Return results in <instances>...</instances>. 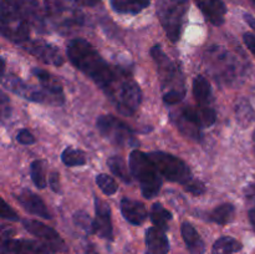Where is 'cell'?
Masks as SVG:
<instances>
[{"instance_id": "74e56055", "label": "cell", "mask_w": 255, "mask_h": 254, "mask_svg": "<svg viewBox=\"0 0 255 254\" xmlns=\"http://www.w3.org/2000/svg\"><path fill=\"white\" fill-rule=\"evenodd\" d=\"M244 42H246L247 47L252 51V54L255 56V34H252V32H246L243 36Z\"/></svg>"}, {"instance_id": "5b68a950", "label": "cell", "mask_w": 255, "mask_h": 254, "mask_svg": "<svg viewBox=\"0 0 255 254\" xmlns=\"http://www.w3.org/2000/svg\"><path fill=\"white\" fill-rule=\"evenodd\" d=\"M129 171L141 187L142 196L147 199L154 198L159 193L162 187V179L158 169L148 154L134 149L129 153Z\"/></svg>"}, {"instance_id": "836d02e7", "label": "cell", "mask_w": 255, "mask_h": 254, "mask_svg": "<svg viewBox=\"0 0 255 254\" xmlns=\"http://www.w3.org/2000/svg\"><path fill=\"white\" fill-rule=\"evenodd\" d=\"M16 139L19 143L25 144V146H30V144H34L35 143V137L29 129L26 128H22L17 132L16 134Z\"/></svg>"}, {"instance_id": "ba28073f", "label": "cell", "mask_w": 255, "mask_h": 254, "mask_svg": "<svg viewBox=\"0 0 255 254\" xmlns=\"http://www.w3.org/2000/svg\"><path fill=\"white\" fill-rule=\"evenodd\" d=\"M187 10H188V1L158 0V5H157L158 19L166 31L167 37L172 42H177L181 37Z\"/></svg>"}, {"instance_id": "d4e9b609", "label": "cell", "mask_w": 255, "mask_h": 254, "mask_svg": "<svg viewBox=\"0 0 255 254\" xmlns=\"http://www.w3.org/2000/svg\"><path fill=\"white\" fill-rule=\"evenodd\" d=\"M151 0H110L112 9L119 14L136 15L146 9Z\"/></svg>"}, {"instance_id": "f546056e", "label": "cell", "mask_w": 255, "mask_h": 254, "mask_svg": "<svg viewBox=\"0 0 255 254\" xmlns=\"http://www.w3.org/2000/svg\"><path fill=\"white\" fill-rule=\"evenodd\" d=\"M61 161L67 167H80L86 164V156L80 149L66 147L61 153Z\"/></svg>"}, {"instance_id": "ee69618b", "label": "cell", "mask_w": 255, "mask_h": 254, "mask_svg": "<svg viewBox=\"0 0 255 254\" xmlns=\"http://www.w3.org/2000/svg\"><path fill=\"white\" fill-rule=\"evenodd\" d=\"M183 1H188V0H183Z\"/></svg>"}, {"instance_id": "52a82bcc", "label": "cell", "mask_w": 255, "mask_h": 254, "mask_svg": "<svg viewBox=\"0 0 255 254\" xmlns=\"http://www.w3.org/2000/svg\"><path fill=\"white\" fill-rule=\"evenodd\" d=\"M148 157L153 162L159 173L168 181L182 184L184 186V188H187L196 179L191 168L181 158L173 156V154L162 151H154L148 153Z\"/></svg>"}, {"instance_id": "7a4b0ae2", "label": "cell", "mask_w": 255, "mask_h": 254, "mask_svg": "<svg viewBox=\"0 0 255 254\" xmlns=\"http://www.w3.org/2000/svg\"><path fill=\"white\" fill-rule=\"evenodd\" d=\"M149 54L157 66L164 104L173 106L183 101L186 96V84L178 65L164 54L161 45H154Z\"/></svg>"}, {"instance_id": "e575fe53", "label": "cell", "mask_w": 255, "mask_h": 254, "mask_svg": "<svg viewBox=\"0 0 255 254\" xmlns=\"http://www.w3.org/2000/svg\"><path fill=\"white\" fill-rule=\"evenodd\" d=\"M2 203V208H1V217L4 219H9V221H14V222H17L19 221V217H17V214L15 213L14 209L11 208V207L9 206V204L6 203V202L2 199L1 201Z\"/></svg>"}, {"instance_id": "484cf974", "label": "cell", "mask_w": 255, "mask_h": 254, "mask_svg": "<svg viewBox=\"0 0 255 254\" xmlns=\"http://www.w3.org/2000/svg\"><path fill=\"white\" fill-rule=\"evenodd\" d=\"M236 216V207L232 203H224L216 207L213 211L207 213V219L209 222L219 224V226H226L231 223Z\"/></svg>"}, {"instance_id": "60d3db41", "label": "cell", "mask_w": 255, "mask_h": 254, "mask_svg": "<svg viewBox=\"0 0 255 254\" xmlns=\"http://www.w3.org/2000/svg\"><path fill=\"white\" fill-rule=\"evenodd\" d=\"M86 254H99V252H97V249H96V247H95V244H92V243L87 244Z\"/></svg>"}, {"instance_id": "9a60e30c", "label": "cell", "mask_w": 255, "mask_h": 254, "mask_svg": "<svg viewBox=\"0 0 255 254\" xmlns=\"http://www.w3.org/2000/svg\"><path fill=\"white\" fill-rule=\"evenodd\" d=\"M1 254H55V252L44 242L2 238Z\"/></svg>"}, {"instance_id": "8d00e7d4", "label": "cell", "mask_w": 255, "mask_h": 254, "mask_svg": "<svg viewBox=\"0 0 255 254\" xmlns=\"http://www.w3.org/2000/svg\"><path fill=\"white\" fill-rule=\"evenodd\" d=\"M49 184L50 188H51L55 193H60V192H61V188H60V176L57 172L52 171L51 173H50Z\"/></svg>"}, {"instance_id": "6da1fadb", "label": "cell", "mask_w": 255, "mask_h": 254, "mask_svg": "<svg viewBox=\"0 0 255 254\" xmlns=\"http://www.w3.org/2000/svg\"><path fill=\"white\" fill-rule=\"evenodd\" d=\"M66 52L70 62L104 90L109 99L116 91L122 79L128 74L122 69H114L94 45L81 37L70 40Z\"/></svg>"}, {"instance_id": "b9f144b4", "label": "cell", "mask_w": 255, "mask_h": 254, "mask_svg": "<svg viewBox=\"0 0 255 254\" xmlns=\"http://www.w3.org/2000/svg\"><path fill=\"white\" fill-rule=\"evenodd\" d=\"M248 216H249V221H251L252 226H253V228L255 229V208L251 209V211H249Z\"/></svg>"}, {"instance_id": "d6a6232c", "label": "cell", "mask_w": 255, "mask_h": 254, "mask_svg": "<svg viewBox=\"0 0 255 254\" xmlns=\"http://www.w3.org/2000/svg\"><path fill=\"white\" fill-rule=\"evenodd\" d=\"M74 223L87 234H94V219L84 211H77L74 214Z\"/></svg>"}, {"instance_id": "1f68e13d", "label": "cell", "mask_w": 255, "mask_h": 254, "mask_svg": "<svg viewBox=\"0 0 255 254\" xmlns=\"http://www.w3.org/2000/svg\"><path fill=\"white\" fill-rule=\"evenodd\" d=\"M96 183L99 186V188L101 189L102 193L106 194V196H112L117 192L119 186H117V182L115 181L114 177H111L110 174L106 173H100L96 177Z\"/></svg>"}, {"instance_id": "4fadbf2b", "label": "cell", "mask_w": 255, "mask_h": 254, "mask_svg": "<svg viewBox=\"0 0 255 254\" xmlns=\"http://www.w3.org/2000/svg\"><path fill=\"white\" fill-rule=\"evenodd\" d=\"M172 122L177 126L178 131L187 138L199 142L202 139L201 117L197 110L191 106H183L171 114Z\"/></svg>"}, {"instance_id": "f6af8a7d", "label": "cell", "mask_w": 255, "mask_h": 254, "mask_svg": "<svg viewBox=\"0 0 255 254\" xmlns=\"http://www.w3.org/2000/svg\"><path fill=\"white\" fill-rule=\"evenodd\" d=\"M252 1H254V2H255V0H252Z\"/></svg>"}, {"instance_id": "277c9868", "label": "cell", "mask_w": 255, "mask_h": 254, "mask_svg": "<svg viewBox=\"0 0 255 254\" xmlns=\"http://www.w3.org/2000/svg\"><path fill=\"white\" fill-rule=\"evenodd\" d=\"M45 15L50 25L62 35L84 26L85 16L71 0H45Z\"/></svg>"}, {"instance_id": "603a6c76", "label": "cell", "mask_w": 255, "mask_h": 254, "mask_svg": "<svg viewBox=\"0 0 255 254\" xmlns=\"http://www.w3.org/2000/svg\"><path fill=\"white\" fill-rule=\"evenodd\" d=\"M182 238L186 243L189 254H204L206 253V244L199 236L197 229L188 222H184L181 227Z\"/></svg>"}, {"instance_id": "ac0fdd59", "label": "cell", "mask_w": 255, "mask_h": 254, "mask_svg": "<svg viewBox=\"0 0 255 254\" xmlns=\"http://www.w3.org/2000/svg\"><path fill=\"white\" fill-rule=\"evenodd\" d=\"M30 27L37 32H46V15L41 11L36 0H15Z\"/></svg>"}, {"instance_id": "8992f818", "label": "cell", "mask_w": 255, "mask_h": 254, "mask_svg": "<svg viewBox=\"0 0 255 254\" xmlns=\"http://www.w3.org/2000/svg\"><path fill=\"white\" fill-rule=\"evenodd\" d=\"M0 30L2 36L14 44L22 45L29 41L30 25L15 0L0 2Z\"/></svg>"}, {"instance_id": "2e32d148", "label": "cell", "mask_w": 255, "mask_h": 254, "mask_svg": "<svg viewBox=\"0 0 255 254\" xmlns=\"http://www.w3.org/2000/svg\"><path fill=\"white\" fill-rule=\"evenodd\" d=\"M22 49H25L29 54H31L32 56L46 65H52V66L64 65V57H62L60 50L44 40H29L22 44Z\"/></svg>"}, {"instance_id": "d590c367", "label": "cell", "mask_w": 255, "mask_h": 254, "mask_svg": "<svg viewBox=\"0 0 255 254\" xmlns=\"http://www.w3.org/2000/svg\"><path fill=\"white\" fill-rule=\"evenodd\" d=\"M244 197H246L247 203L255 208V183H251L249 186L246 187V189H244Z\"/></svg>"}, {"instance_id": "f35d334b", "label": "cell", "mask_w": 255, "mask_h": 254, "mask_svg": "<svg viewBox=\"0 0 255 254\" xmlns=\"http://www.w3.org/2000/svg\"><path fill=\"white\" fill-rule=\"evenodd\" d=\"M75 1L82 6H96L101 0H75Z\"/></svg>"}, {"instance_id": "44dd1931", "label": "cell", "mask_w": 255, "mask_h": 254, "mask_svg": "<svg viewBox=\"0 0 255 254\" xmlns=\"http://www.w3.org/2000/svg\"><path fill=\"white\" fill-rule=\"evenodd\" d=\"M169 241L166 231L151 227L146 231V254H168Z\"/></svg>"}, {"instance_id": "5bb4252c", "label": "cell", "mask_w": 255, "mask_h": 254, "mask_svg": "<svg viewBox=\"0 0 255 254\" xmlns=\"http://www.w3.org/2000/svg\"><path fill=\"white\" fill-rule=\"evenodd\" d=\"M22 226L30 234L37 237L40 241L51 247L55 253H61V252L67 251L66 244L64 243L59 233L55 229L47 227L46 224L39 221H34V219H24Z\"/></svg>"}, {"instance_id": "7c38bea8", "label": "cell", "mask_w": 255, "mask_h": 254, "mask_svg": "<svg viewBox=\"0 0 255 254\" xmlns=\"http://www.w3.org/2000/svg\"><path fill=\"white\" fill-rule=\"evenodd\" d=\"M193 95L198 105V114L203 127H211L217 121V111L214 109V100L208 80L202 75L194 77Z\"/></svg>"}, {"instance_id": "83f0119b", "label": "cell", "mask_w": 255, "mask_h": 254, "mask_svg": "<svg viewBox=\"0 0 255 254\" xmlns=\"http://www.w3.org/2000/svg\"><path fill=\"white\" fill-rule=\"evenodd\" d=\"M149 217H151V221L154 227L163 229V231L168 229V222L172 219V214L161 203H154L152 206Z\"/></svg>"}, {"instance_id": "d6986e66", "label": "cell", "mask_w": 255, "mask_h": 254, "mask_svg": "<svg viewBox=\"0 0 255 254\" xmlns=\"http://www.w3.org/2000/svg\"><path fill=\"white\" fill-rule=\"evenodd\" d=\"M15 199L19 202L22 206V208L30 214L34 216L41 217L45 219H51V213L47 209L46 204L44 203L41 198L37 196L34 192L29 191V189H20L16 194H15Z\"/></svg>"}, {"instance_id": "cb8c5ba5", "label": "cell", "mask_w": 255, "mask_h": 254, "mask_svg": "<svg viewBox=\"0 0 255 254\" xmlns=\"http://www.w3.org/2000/svg\"><path fill=\"white\" fill-rule=\"evenodd\" d=\"M31 74L39 80L40 86H41L45 91H47L49 94H51L52 96L57 97V99L64 101L65 97L64 91H62V86L56 77L52 76V75L50 74V72H47L46 70L40 69V67H34V69L31 70Z\"/></svg>"}, {"instance_id": "ab89813d", "label": "cell", "mask_w": 255, "mask_h": 254, "mask_svg": "<svg viewBox=\"0 0 255 254\" xmlns=\"http://www.w3.org/2000/svg\"><path fill=\"white\" fill-rule=\"evenodd\" d=\"M244 20H246L247 24H248L249 26H251L252 29L255 31V17H253L252 15H249V14H244Z\"/></svg>"}, {"instance_id": "e0dca14e", "label": "cell", "mask_w": 255, "mask_h": 254, "mask_svg": "<svg viewBox=\"0 0 255 254\" xmlns=\"http://www.w3.org/2000/svg\"><path fill=\"white\" fill-rule=\"evenodd\" d=\"M94 234L106 241H114V227H112L111 209L109 204L99 197L95 198Z\"/></svg>"}, {"instance_id": "4dcf8cb0", "label": "cell", "mask_w": 255, "mask_h": 254, "mask_svg": "<svg viewBox=\"0 0 255 254\" xmlns=\"http://www.w3.org/2000/svg\"><path fill=\"white\" fill-rule=\"evenodd\" d=\"M30 176H31L32 182L35 186L40 189H44L46 187V177H45V163L44 161H36L32 162L30 164Z\"/></svg>"}, {"instance_id": "9c48e42d", "label": "cell", "mask_w": 255, "mask_h": 254, "mask_svg": "<svg viewBox=\"0 0 255 254\" xmlns=\"http://www.w3.org/2000/svg\"><path fill=\"white\" fill-rule=\"evenodd\" d=\"M97 128L105 138L116 146H138V141L131 126L117 117L111 115L100 116L97 119Z\"/></svg>"}, {"instance_id": "8fae6325", "label": "cell", "mask_w": 255, "mask_h": 254, "mask_svg": "<svg viewBox=\"0 0 255 254\" xmlns=\"http://www.w3.org/2000/svg\"><path fill=\"white\" fill-rule=\"evenodd\" d=\"M2 87L11 91L12 94L24 97V99L29 100L31 102L57 105V106L64 104L62 100L52 96L51 94L45 91L41 86H40V89H37V87L32 86V85L26 84V82H24L21 79H19V77L12 74L2 76Z\"/></svg>"}, {"instance_id": "ffe728a7", "label": "cell", "mask_w": 255, "mask_h": 254, "mask_svg": "<svg viewBox=\"0 0 255 254\" xmlns=\"http://www.w3.org/2000/svg\"><path fill=\"white\" fill-rule=\"evenodd\" d=\"M194 2L211 24L216 26H221L224 24L227 6L223 0H194Z\"/></svg>"}, {"instance_id": "7402d4cb", "label": "cell", "mask_w": 255, "mask_h": 254, "mask_svg": "<svg viewBox=\"0 0 255 254\" xmlns=\"http://www.w3.org/2000/svg\"><path fill=\"white\" fill-rule=\"evenodd\" d=\"M121 213L128 223L141 226L147 218V209L143 203L129 198H122Z\"/></svg>"}, {"instance_id": "f1b7e54d", "label": "cell", "mask_w": 255, "mask_h": 254, "mask_svg": "<svg viewBox=\"0 0 255 254\" xmlns=\"http://www.w3.org/2000/svg\"><path fill=\"white\" fill-rule=\"evenodd\" d=\"M107 166H109L110 171L115 174L116 177H119L121 181H124L125 183H131L132 178L129 176V172L127 169L126 163H125L124 158L121 156H112L107 159Z\"/></svg>"}, {"instance_id": "3957f363", "label": "cell", "mask_w": 255, "mask_h": 254, "mask_svg": "<svg viewBox=\"0 0 255 254\" xmlns=\"http://www.w3.org/2000/svg\"><path fill=\"white\" fill-rule=\"evenodd\" d=\"M207 70L218 84L233 85L242 76V65L238 57L223 46L213 45L206 51Z\"/></svg>"}, {"instance_id": "30bf717a", "label": "cell", "mask_w": 255, "mask_h": 254, "mask_svg": "<svg viewBox=\"0 0 255 254\" xmlns=\"http://www.w3.org/2000/svg\"><path fill=\"white\" fill-rule=\"evenodd\" d=\"M110 99L114 102L120 114L125 116H131L138 110L141 105L142 91L138 84L132 79L131 75L127 74Z\"/></svg>"}, {"instance_id": "7bdbcfd3", "label": "cell", "mask_w": 255, "mask_h": 254, "mask_svg": "<svg viewBox=\"0 0 255 254\" xmlns=\"http://www.w3.org/2000/svg\"><path fill=\"white\" fill-rule=\"evenodd\" d=\"M253 143H254V151H255V129L253 132Z\"/></svg>"}, {"instance_id": "4316f807", "label": "cell", "mask_w": 255, "mask_h": 254, "mask_svg": "<svg viewBox=\"0 0 255 254\" xmlns=\"http://www.w3.org/2000/svg\"><path fill=\"white\" fill-rule=\"evenodd\" d=\"M243 246L239 241H237L233 237L224 236L217 239L216 243L212 248V254H234L237 252L242 251Z\"/></svg>"}]
</instances>
